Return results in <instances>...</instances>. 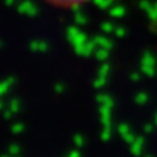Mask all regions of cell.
I'll use <instances>...</instances> for the list:
<instances>
[{
    "label": "cell",
    "mask_w": 157,
    "mask_h": 157,
    "mask_svg": "<svg viewBox=\"0 0 157 157\" xmlns=\"http://www.w3.org/2000/svg\"><path fill=\"white\" fill-rule=\"evenodd\" d=\"M66 157H81V155H80V152H78V149L76 147V149L71 150V152L68 153V156H66Z\"/></svg>",
    "instance_id": "9c48e42d"
},
{
    "label": "cell",
    "mask_w": 157,
    "mask_h": 157,
    "mask_svg": "<svg viewBox=\"0 0 157 157\" xmlns=\"http://www.w3.org/2000/svg\"><path fill=\"white\" fill-rule=\"evenodd\" d=\"M153 130H155V124H145L144 131H145V132H146V134L153 132Z\"/></svg>",
    "instance_id": "30bf717a"
},
{
    "label": "cell",
    "mask_w": 157,
    "mask_h": 157,
    "mask_svg": "<svg viewBox=\"0 0 157 157\" xmlns=\"http://www.w3.org/2000/svg\"><path fill=\"white\" fill-rule=\"evenodd\" d=\"M7 153H8V155H11L13 157H18L19 155H21V146H19V145H17V144L8 145Z\"/></svg>",
    "instance_id": "3957f363"
},
{
    "label": "cell",
    "mask_w": 157,
    "mask_h": 157,
    "mask_svg": "<svg viewBox=\"0 0 157 157\" xmlns=\"http://www.w3.org/2000/svg\"><path fill=\"white\" fill-rule=\"evenodd\" d=\"M145 138L144 136H136L134 139V142L130 145V152L134 157H141L144 155V150H145Z\"/></svg>",
    "instance_id": "6da1fadb"
},
{
    "label": "cell",
    "mask_w": 157,
    "mask_h": 157,
    "mask_svg": "<svg viewBox=\"0 0 157 157\" xmlns=\"http://www.w3.org/2000/svg\"><path fill=\"white\" fill-rule=\"evenodd\" d=\"M8 109H10L13 113H17V112H19V109H21L19 101L18 99H11L10 103H8Z\"/></svg>",
    "instance_id": "8992f818"
},
{
    "label": "cell",
    "mask_w": 157,
    "mask_h": 157,
    "mask_svg": "<svg viewBox=\"0 0 157 157\" xmlns=\"http://www.w3.org/2000/svg\"><path fill=\"white\" fill-rule=\"evenodd\" d=\"M24 130H25V125L22 124V123H15V124L11 125V132H13L14 135H18V134H21Z\"/></svg>",
    "instance_id": "52a82bcc"
},
{
    "label": "cell",
    "mask_w": 157,
    "mask_h": 157,
    "mask_svg": "<svg viewBox=\"0 0 157 157\" xmlns=\"http://www.w3.org/2000/svg\"><path fill=\"white\" fill-rule=\"evenodd\" d=\"M2 157H13V156H11V155H8V153H7V155H3Z\"/></svg>",
    "instance_id": "8fae6325"
},
{
    "label": "cell",
    "mask_w": 157,
    "mask_h": 157,
    "mask_svg": "<svg viewBox=\"0 0 157 157\" xmlns=\"http://www.w3.org/2000/svg\"><path fill=\"white\" fill-rule=\"evenodd\" d=\"M155 124L157 125V113H156V116H155Z\"/></svg>",
    "instance_id": "7c38bea8"
},
{
    "label": "cell",
    "mask_w": 157,
    "mask_h": 157,
    "mask_svg": "<svg viewBox=\"0 0 157 157\" xmlns=\"http://www.w3.org/2000/svg\"><path fill=\"white\" fill-rule=\"evenodd\" d=\"M145 157H153V156H150V155H147V156H145Z\"/></svg>",
    "instance_id": "4fadbf2b"
},
{
    "label": "cell",
    "mask_w": 157,
    "mask_h": 157,
    "mask_svg": "<svg viewBox=\"0 0 157 157\" xmlns=\"http://www.w3.org/2000/svg\"><path fill=\"white\" fill-rule=\"evenodd\" d=\"M99 138H101V141H102V142L110 141V138H112V130L102 128V131H101V134H99Z\"/></svg>",
    "instance_id": "5b68a950"
},
{
    "label": "cell",
    "mask_w": 157,
    "mask_h": 157,
    "mask_svg": "<svg viewBox=\"0 0 157 157\" xmlns=\"http://www.w3.org/2000/svg\"><path fill=\"white\" fill-rule=\"evenodd\" d=\"M117 131H119L120 136L123 138V141L125 142V144L131 145L134 142V139L136 138L135 135H134V132L131 131L130 125L125 124V123H123V124H119V127H117Z\"/></svg>",
    "instance_id": "7a4b0ae2"
},
{
    "label": "cell",
    "mask_w": 157,
    "mask_h": 157,
    "mask_svg": "<svg viewBox=\"0 0 157 157\" xmlns=\"http://www.w3.org/2000/svg\"><path fill=\"white\" fill-rule=\"evenodd\" d=\"M73 144L77 149H81V147L86 145V138H84V135H81V134L73 135Z\"/></svg>",
    "instance_id": "277c9868"
},
{
    "label": "cell",
    "mask_w": 157,
    "mask_h": 157,
    "mask_svg": "<svg viewBox=\"0 0 157 157\" xmlns=\"http://www.w3.org/2000/svg\"><path fill=\"white\" fill-rule=\"evenodd\" d=\"M135 102L138 103V105H144V103L147 102V95L144 94V92H141V94H138L135 97Z\"/></svg>",
    "instance_id": "ba28073f"
}]
</instances>
